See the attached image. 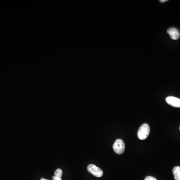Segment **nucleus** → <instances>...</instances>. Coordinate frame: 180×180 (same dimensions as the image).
Here are the masks:
<instances>
[{
    "label": "nucleus",
    "mask_w": 180,
    "mask_h": 180,
    "mask_svg": "<svg viewBox=\"0 0 180 180\" xmlns=\"http://www.w3.org/2000/svg\"><path fill=\"white\" fill-rule=\"evenodd\" d=\"M150 128L148 124H142L139 128L138 131V137L140 140H144L147 138L150 134Z\"/></svg>",
    "instance_id": "nucleus-1"
},
{
    "label": "nucleus",
    "mask_w": 180,
    "mask_h": 180,
    "mask_svg": "<svg viewBox=\"0 0 180 180\" xmlns=\"http://www.w3.org/2000/svg\"><path fill=\"white\" fill-rule=\"evenodd\" d=\"M87 170L89 172L96 177H101L103 175V172L102 170L93 164H90L88 165Z\"/></svg>",
    "instance_id": "nucleus-3"
},
{
    "label": "nucleus",
    "mask_w": 180,
    "mask_h": 180,
    "mask_svg": "<svg viewBox=\"0 0 180 180\" xmlns=\"http://www.w3.org/2000/svg\"><path fill=\"white\" fill-rule=\"evenodd\" d=\"M144 180H157L155 178L152 176H147L145 178Z\"/></svg>",
    "instance_id": "nucleus-8"
},
{
    "label": "nucleus",
    "mask_w": 180,
    "mask_h": 180,
    "mask_svg": "<svg viewBox=\"0 0 180 180\" xmlns=\"http://www.w3.org/2000/svg\"><path fill=\"white\" fill-rule=\"evenodd\" d=\"M166 1H167V0H161V1H160V2H164Z\"/></svg>",
    "instance_id": "nucleus-9"
},
{
    "label": "nucleus",
    "mask_w": 180,
    "mask_h": 180,
    "mask_svg": "<svg viewBox=\"0 0 180 180\" xmlns=\"http://www.w3.org/2000/svg\"><path fill=\"white\" fill-rule=\"evenodd\" d=\"M167 33L170 35L171 38L172 40H178L180 37V31L176 28H170L168 29Z\"/></svg>",
    "instance_id": "nucleus-5"
},
{
    "label": "nucleus",
    "mask_w": 180,
    "mask_h": 180,
    "mask_svg": "<svg viewBox=\"0 0 180 180\" xmlns=\"http://www.w3.org/2000/svg\"><path fill=\"white\" fill-rule=\"evenodd\" d=\"M112 148L116 154H122L125 151V145L124 141L121 139H117L114 142Z\"/></svg>",
    "instance_id": "nucleus-2"
},
{
    "label": "nucleus",
    "mask_w": 180,
    "mask_h": 180,
    "mask_svg": "<svg viewBox=\"0 0 180 180\" xmlns=\"http://www.w3.org/2000/svg\"><path fill=\"white\" fill-rule=\"evenodd\" d=\"M166 102L169 105L176 108H180V99L174 97H168L166 99Z\"/></svg>",
    "instance_id": "nucleus-4"
},
{
    "label": "nucleus",
    "mask_w": 180,
    "mask_h": 180,
    "mask_svg": "<svg viewBox=\"0 0 180 180\" xmlns=\"http://www.w3.org/2000/svg\"><path fill=\"white\" fill-rule=\"evenodd\" d=\"M175 180H180V167L176 166L172 169Z\"/></svg>",
    "instance_id": "nucleus-6"
},
{
    "label": "nucleus",
    "mask_w": 180,
    "mask_h": 180,
    "mask_svg": "<svg viewBox=\"0 0 180 180\" xmlns=\"http://www.w3.org/2000/svg\"><path fill=\"white\" fill-rule=\"evenodd\" d=\"M55 175L52 177L53 180H62V170L61 169H58L55 172Z\"/></svg>",
    "instance_id": "nucleus-7"
},
{
    "label": "nucleus",
    "mask_w": 180,
    "mask_h": 180,
    "mask_svg": "<svg viewBox=\"0 0 180 180\" xmlns=\"http://www.w3.org/2000/svg\"><path fill=\"white\" fill-rule=\"evenodd\" d=\"M41 180H47V179H44V178H41Z\"/></svg>",
    "instance_id": "nucleus-10"
},
{
    "label": "nucleus",
    "mask_w": 180,
    "mask_h": 180,
    "mask_svg": "<svg viewBox=\"0 0 180 180\" xmlns=\"http://www.w3.org/2000/svg\"></svg>",
    "instance_id": "nucleus-11"
}]
</instances>
